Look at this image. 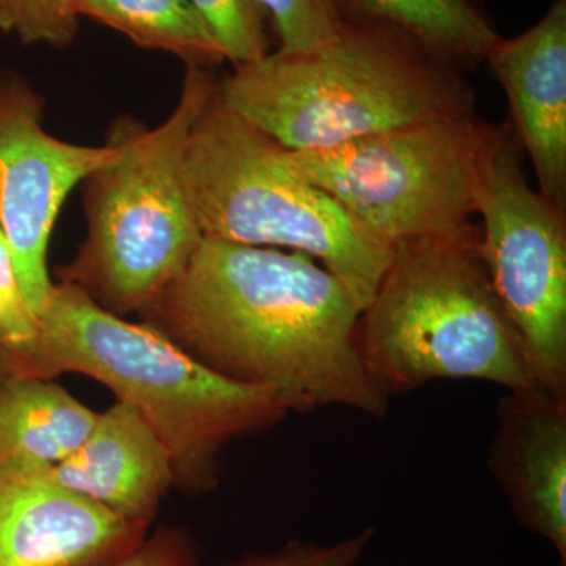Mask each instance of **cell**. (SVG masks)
<instances>
[{
    "mask_svg": "<svg viewBox=\"0 0 566 566\" xmlns=\"http://www.w3.org/2000/svg\"><path fill=\"white\" fill-rule=\"evenodd\" d=\"M140 314L216 374L277 395L289 412L389 409L360 349L363 312L305 253L203 237Z\"/></svg>",
    "mask_w": 566,
    "mask_h": 566,
    "instance_id": "cell-1",
    "label": "cell"
},
{
    "mask_svg": "<svg viewBox=\"0 0 566 566\" xmlns=\"http://www.w3.org/2000/svg\"><path fill=\"white\" fill-rule=\"evenodd\" d=\"M62 374L88 376L136 409L169 450L175 486L191 494L218 485L230 442L290 415L277 395L216 374L150 324L112 314L69 282L52 286L31 342L0 348V375Z\"/></svg>",
    "mask_w": 566,
    "mask_h": 566,
    "instance_id": "cell-2",
    "label": "cell"
},
{
    "mask_svg": "<svg viewBox=\"0 0 566 566\" xmlns=\"http://www.w3.org/2000/svg\"><path fill=\"white\" fill-rule=\"evenodd\" d=\"M227 109L290 151H326L469 114L471 88L381 22L349 18L316 50L268 52L218 85Z\"/></svg>",
    "mask_w": 566,
    "mask_h": 566,
    "instance_id": "cell-3",
    "label": "cell"
},
{
    "mask_svg": "<svg viewBox=\"0 0 566 566\" xmlns=\"http://www.w3.org/2000/svg\"><path fill=\"white\" fill-rule=\"evenodd\" d=\"M218 88L203 66L188 65L172 114L156 128L133 118L112 126L114 161L84 185L87 237L61 270L115 315L142 312L181 273L203 240L185 159L193 125Z\"/></svg>",
    "mask_w": 566,
    "mask_h": 566,
    "instance_id": "cell-4",
    "label": "cell"
},
{
    "mask_svg": "<svg viewBox=\"0 0 566 566\" xmlns=\"http://www.w3.org/2000/svg\"><path fill=\"white\" fill-rule=\"evenodd\" d=\"M476 238L479 229L453 240L395 245L359 333L365 365L387 397L441 379L505 390L536 386Z\"/></svg>",
    "mask_w": 566,
    "mask_h": 566,
    "instance_id": "cell-5",
    "label": "cell"
},
{
    "mask_svg": "<svg viewBox=\"0 0 566 566\" xmlns=\"http://www.w3.org/2000/svg\"><path fill=\"white\" fill-rule=\"evenodd\" d=\"M185 174L203 237L305 253L360 312L371 303L392 245L294 170L286 148L227 109L218 88L193 125Z\"/></svg>",
    "mask_w": 566,
    "mask_h": 566,
    "instance_id": "cell-6",
    "label": "cell"
},
{
    "mask_svg": "<svg viewBox=\"0 0 566 566\" xmlns=\"http://www.w3.org/2000/svg\"><path fill=\"white\" fill-rule=\"evenodd\" d=\"M497 133L469 112L286 156L294 170L395 248L474 232L476 182Z\"/></svg>",
    "mask_w": 566,
    "mask_h": 566,
    "instance_id": "cell-7",
    "label": "cell"
},
{
    "mask_svg": "<svg viewBox=\"0 0 566 566\" xmlns=\"http://www.w3.org/2000/svg\"><path fill=\"white\" fill-rule=\"evenodd\" d=\"M476 251L515 327L535 385L566 400L565 210L528 185L509 129L499 128L480 170Z\"/></svg>",
    "mask_w": 566,
    "mask_h": 566,
    "instance_id": "cell-8",
    "label": "cell"
},
{
    "mask_svg": "<svg viewBox=\"0 0 566 566\" xmlns=\"http://www.w3.org/2000/svg\"><path fill=\"white\" fill-rule=\"evenodd\" d=\"M44 102L25 77L0 70V229L22 296L39 319L50 301L48 245L77 185L114 161L117 145L70 144L44 129Z\"/></svg>",
    "mask_w": 566,
    "mask_h": 566,
    "instance_id": "cell-9",
    "label": "cell"
},
{
    "mask_svg": "<svg viewBox=\"0 0 566 566\" xmlns=\"http://www.w3.org/2000/svg\"><path fill=\"white\" fill-rule=\"evenodd\" d=\"M46 471L0 464V566H111L148 535Z\"/></svg>",
    "mask_w": 566,
    "mask_h": 566,
    "instance_id": "cell-10",
    "label": "cell"
},
{
    "mask_svg": "<svg viewBox=\"0 0 566 566\" xmlns=\"http://www.w3.org/2000/svg\"><path fill=\"white\" fill-rule=\"evenodd\" d=\"M488 465L521 526L566 562V400L538 386L506 390Z\"/></svg>",
    "mask_w": 566,
    "mask_h": 566,
    "instance_id": "cell-11",
    "label": "cell"
},
{
    "mask_svg": "<svg viewBox=\"0 0 566 566\" xmlns=\"http://www.w3.org/2000/svg\"><path fill=\"white\" fill-rule=\"evenodd\" d=\"M485 61L504 88L538 191L565 210L566 0H554L526 32L499 36Z\"/></svg>",
    "mask_w": 566,
    "mask_h": 566,
    "instance_id": "cell-12",
    "label": "cell"
},
{
    "mask_svg": "<svg viewBox=\"0 0 566 566\" xmlns=\"http://www.w3.org/2000/svg\"><path fill=\"white\" fill-rule=\"evenodd\" d=\"M48 474L59 485L147 526L175 486L169 450L123 401L99 415L80 449L48 469Z\"/></svg>",
    "mask_w": 566,
    "mask_h": 566,
    "instance_id": "cell-13",
    "label": "cell"
},
{
    "mask_svg": "<svg viewBox=\"0 0 566 566\" xmlns=\"http://www.w3.org/2000/svg\"><path fill=\"white\" fill-rule=\"evenodd\" d=\"M98 416L52 379L0 375V464L46 471L80 449Z\"/></svg>",
    "mask_w": 566,
    "mask_h": 566,
    "instance_id": "cell-14",
    "label": "cell"
},
{
    "mask_svg": "<svg viewBox=\"0 0 566 566\" xmlns=\"http://www.w3.org/2000/svg\"><path fill=\"white\" fill-rule=\"evenodd\" d=\"M349 14L381 22L449 66L485 61L499 40L472 0H349Z\"/></svg>",
    "mask_w": 566,
    "mask_h": 566,
    "instance_id": "cell-15",
    "label": "cell"
},
{
    "mask_svg": "<svg viewBox=\"0 0 566 566\" xmlns=\"http://www.w3.org/2000/svg\"><path fill=\"white\" fill-rule=\"evenodd\" d=\"M77 14L122 33L144 50L169 52L186 65L226 61L189 0H77Z\"/></svg>",
    "mask_w": 566,
    "mask_h": 566,
    "instance_id": "cell-16",
    "label": "cell"
},
{
    "mask_svg": "<svg viewBox=\"0 0 566 566\" xmlns=\"http://www.w3.org/2000/svg\"><path fill=\"white\" fill-rule=\"evenodd\" d=\"M270 14L285 54L316 50L338 35L349 14V0H255Z\"/></svg>",
    "mask_w": 566,
    "mask_h": 566,
    "instance_id": "cell-17",
    "label": "cell"
},
{
    "mask_svg": "<svg viewBox=\"0 0 566 566\" xmlns=\"http://www.w3.org/2000/svg\"><path fill=\"white\" fill-rule=\"evenodd\" d=\"M234 66L268 54L264 13L255 0H189Z\"/></svg>",
    "mask_w": 566,
    "mask_h": 566,
    "instance_id": "cell-18",
    "label": "cell"
},
{
    "mask_svg": "<svg viewBox=\"0 0 566 566\" xmlns=\"http://www.w3.org/2000/svg\"><path fill=\"white\" fill-rule=\"evenodd\" d=\"M77 0H0V33L22 44L66 50L80 33Z\"/></svg>",
    "mask_w": 566,
    "mask_h": 566,
    "instance_id": "cell-19",
    "label": "cell"
},
{
    "mask_svg": "<svg viewBox=\"0 0 566 566\" xmlns=\"http://www.w3.org/2000/svg\"><path fill=\"white\" fill-rule=\"evenodd\" d=\"M374 538L375 528L367 527L333 545L293 539L273 553L249 554L223 566H356Z\"/></svg>",
    "mask_w": 566,
    "mask_h": 566,
    "instance_id": "cell-20",
    "label": "cell"
},
{
    "mask_svg": "<svg viewBox=\"0 0 566 566\" xmlns=\"http://www.w3.org/2000/svg\"><path fill=\"white\" fill-rule=\"evenodd\" d=\"M36 331L39 319L22 296L13 255L0 229V348L25 345L35 337Z\"/></svg>",
    "mask_w": 566,
    "mask_h": 566,
    "instance_id": "cell-21",
    "label": "cell"
},
{
    "mask_svg": "<svg viewBox=\"0 0 566 566\" xmlns=\"http://www.w3.org/2000/svg\"><path fill=\"white\" fill-rule=\"evenodd\" d=\"M111 566H200V551L180 527H159L145 536L129 556Z\"/></svg>",
    "mask_w": 566,
    "mask_h": 566,
    "instance_id": "cell-22",
    "label": "cell"
},
{
    "mask_svg": "<svg viewBox=\"0 0 566 566\" xmlns=\"http://www.w3.org/2000/svg\"><path fill=\"white\" fill-rule=\"evenodd\" d=\"M558 566H566V562H560V564H558Z\"/></svg>",
    "mask_w": 566,
    "mask_h": 566,
    "instance_id": "cell-23",
    "label": "cell"
}]
</instances>
